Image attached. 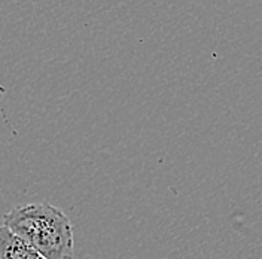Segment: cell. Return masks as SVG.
<instances>
[{
    "mask_svg": "<svg viewBox=\"0 0 262 259\" xmlns=\"http://www.w3.org/2000/svg\"><path fill=\"white\" fill-rule=\"evenodd\" d=\"M3 225L30 243L47 259H73L75 240L70 219L47 201L15 206Z\"/></svg>",
    "mask_w": 262,
    "mask_h": 259,
    "instance_id": "6da1fadb",
    "label": "cell"
},
{
    "mask_svg": "<svg viewBox=\"0 0 262 259\" xmlns=\"http://www.w3.org/2000/svg\"><path fill=\"white\" fill-rule=\"evenodd\" d=\"M0 259H47L5 225L0 227Z\"/></svg>",
    "mask_w": 262,
    "mask_h": 259,
    "instance_id": "7a4b0ae2",
    "label": "cell"
}]
</instances>
